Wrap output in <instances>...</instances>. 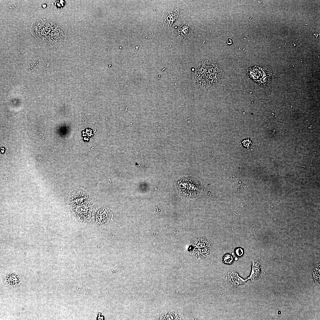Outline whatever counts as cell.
<instances>
[{"instance_id": "cell-21", "label": "cell", "mask_w": 320, "mask_h": 320, "mask_svg": "<svg viewBox=\"0 0 320 320\" xmlns=\"http://www.w3.org/2000/svg\"><path fill=\"white\" fill-rule=\"evenodd\" d=\"M235 260H238V258H237V257H236V258H235Z\"/></svg>"}, {"instance_id": "cell-3", "label": "cell", "mask_w": 320, "mask_h": 320, "mask_svg": "<svg viewBox=\"0 0 320 320\" xmlns=\"http://www.w3.org/2000/svg\"><path fill=\"white\" fill-rule=\"evenodd\" d=\"M67 31L62 25L55 23L44 42L52 47H57L65 44Z\"/></svg>"}, {"instance_id": "cell-5", "label": "cell", "mask_w": 320, "mask_h": 320, "mask_svg": "<svg viewBox=\"0 0 320 320\" xmlns=\"http://www.w3.org/2000/svg\"><path fill=\"white\" fill-rule=\"evenodd\" d=\"M89 193L82 188L75 189L70 191L68 198L70 206H76L82 205L90 201Z\"/></svg>"}, {"instance_id": "cell-12", "label": "cell", "mask_w": 320, "mask_h": 320, "mask_svg": "<svg viewBox=\"0 0 320 320\" xmlns=\"http://www.w3.org/2000/svg\"><path fill=\"white\" fill-rule=\"evenodd\" d=\"M109 216L108 210L105 208L99 209L96 215V222L99 224H102L106 222Z\"/></svg>"}, {"instance_id": "cell-8", "label": "cell", "mask_w": 320, "mask_h": 320, "mask_svg": "<svg viewBox=\"0 0 320 320\" xmlns=\"http://www.w3.org/2000/svg\"><path fill=\"white\" fill-rule=\"evenodd\" d=\"M70 206L72 212L79 220H85L89 218L92 208L90 201L81 205Z\"/></svg>"}, {"instance_id": "cell-6", "label": "cell", "mask_w": 320, "mask_h": 320, "mask_svg": "<svg viewBox=\"0 0 320 320\" xmlns=\"http://www.w3.org/2000/svg\"><path fill=\"white\" fill-rule=\"evenodd\" d=\"M181 180L177 187L181 193L189 196H195L199 193L201 187L198 183L190 179Z\"/></svg>"}, {"instance_id": "cell-19", "label": "cell", "mask_w": 320, "mask_h": 320, "mask_svg": "<svg viewBox=\"0 0 320 320\" xmlns=\"http://www.w3.org/2000/svg\"><path fill=\"white\" fill-rule=\"evenodd\" d=\"M4 149L3 147H1V153H4Z\"/></svg>"}, {"instance_id": "cell-7", "label": "cell", "mask_w": 320, "mask_h": 320, "mask_svg": "<svg viewBox=\"0 0 320 320\" xmlns=\"http://www.w3.org/2000/svg\"><path fill=\"white\" fill-rule=\"evenodd\" d=\"M192 252L197 258L204 259L209 255L211 251L209 243L206 239L200 238L196 240L193 244Z\"/></svg>"}, {"instance_id": "cell-15", "label": "cell", "mask_w": 320, "mask_h": 320, "mask_svg": "<svg viewBox=\"0 0 320 320\" xmlns=\"http://www.w3.org/2000/svg\"><path fill=\"white\" fill-rule=\"evenodd\" d=\"M320 266L318 265L313 271V277L316 283L319 285L320 284Z\"/></svg>"}, {"instance_id": "cell-16", "label": "cell", "mask_w": 320, "mask_h": 320, "mask_svg": "<svg viewBox=\"0 0 320 320\" xmlns=\"http://www.w3.org/2000/svg\"><path fill=\"white\" fill-rule=\"evenodd\" d=\"M233 261V257L229 254L224 255L223 257V261L224 263L226 264H231Z\"/></svg>"}, {"instance_id": "cell-20", "label": "cell", "mask_w": 320, "mask_h": 320, "mask_svg": "<svg viewBox=\"0 0 320 320\" xmlns=\"http://www.w3.org/2000/svg\"><path fill=\"white\" fill-rule=\"evenodd\" d=\"M42 6L43 8H45L46 7V4H43L42 5Z\"/></svg>"}, {"instance_id": "cell-10", "label": "cell", "mask_w": 320, "mask_h": 320, "mask_svg": "<svg viewBox=\"0 0 320 320\" xmlns=\"http://www.w3.org/2000/svg\"><path fill=\"white\" fill-rule=\"evenodd\" d=\"M193 29L191 26L187 23H184L178 27L176 31L177 38L179 40H183L189 38Z\"/></svg>"}, {"instance_id": "cell-4", "label": "cell", "mask_w": 320, "mask_h": 320, "mask_svg": "<svg viewBox=\"0 0 320 320\" xmlns=\"http://www.w3.org/2000/svg\"><path fill=\"white\" fill-rule=\"evenodd\" d=\"M247 73L248 77L260 86H265L270 83L272 73L269 68L255 66L248 68Z\"/></svg>"}, {"instance_id": "cell-11", "label": "cell", "mask_w": 320, "mask_h": 320, "mask_svg": "<svg viewBox=\"0 0 320 320\" xmlns=\"http://www.w3.org/2000/svg\"><path fill=\"white\" fill-rule=\"evenodd\" d=\"M226 279L232 285L235 286L244 284L246 280H244L239 276L238 273L233 271H230L227 274Z\"/></svg>"}, {"instance_id": "cell-18", "label": "cell", "mask_w": 320, "mask_h": 320, "mask_svg": "<svg viewBox=\"0 0 320 320\" xmlns=\"http://www.w3.org/2000/svg\"><path fill=\"white\" fill-rule=\"evenodd\" d=\"M235 252L236 255L239 257L242 256L244 253L243 249L241 248H237L235 250Z\"/></svg>"}, {"instance_id": "cell-14", "label": "cell", "mask_w": 320, "mask_h": 320, "mask_svg": "<svg viewBox=\"0 0 320 320\" xmlns=\"http://www.w3.org/2000/svg\"><path fill=\"white\" fill-rule=\"evenodd\" d=\"M182 318L177 312H170L164 314L159 318L161 320H180Z\"/></svg>"}, {"instance_id": "cell-13", "label": "cell", "mask_w": 320, "mask_h": 320, "mask_svg": "<svg viewBox=\"0 0 320 320\" xmlns=\"http://www.w3.org/2000/svg\"><path fill=\"white\" fill-rule=\"evenodd\" d=\"M261 267L260 264L255 261L252 263V268L250 275L248 278L253 281L258 276L260 272Z\"/></svg>"}, {"instance_id": "cell-9", "label": "cell", "mask_w": 320, "mask_h": 320, "mask_svg": "<svg viewBox=\"0 0 320 320\" xmlns=\"http://www.w3.org/2000/svg\"><path fill=\"white\" fill-rule=\"evenodd\" d=\"M179 13L180 10L178 7L173 8L168 10L163 17L162 21L164 28L169 29L178 18Z\"/></svg>"}, {"instance_id": "cell-2", "label": "cell", "mask_w": 320, "mask_h": 320, "mask_svg": "<svg viewBox=\"0 0 320 320\" xmlns=\"http://www.w3.org/2000/svg\"><path fill=\"white\" fill-rule=\"evenodd\" d=\"M55 23L46 19H39L33 22L29 29L32 35L43 41L48 36Z\"/></svg>"}, {"instance_id": "cell-1", "label": "cell", "mask_w": 320, "mask_h": 320, "mask_svg": "<svg viewBox=\"0 0 320 320\" xmlns=\"http://www.w3.org/2000/svg\"><path fill=\"white\" fill-rule=\"evenodd\" d=\"M221 70L215 65H203L194 71L193 75L194 81L199 86L213 85L223 77V73Z\"/></svg>"}, {"instance_id": "cell-17", "label": "cell", "mask_w": 320, "mask_h": 320, "mask_svg": "<svg viewBox=\"0 0 320 320\" xmlns=\"http://www.w3.org/2000/svg\"><path fill=\"white\" fill-rule=\"evenodd\" d=\"M65 1L63 0H58L55 2V5L58 8L60 9L63 7L65 4Z\"/></svg>"}]
</instances>
